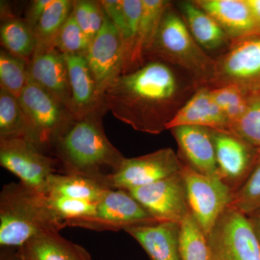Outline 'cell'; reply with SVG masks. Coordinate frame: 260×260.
<instances>
[{
	"mask_svg": "<svg viewBox=\"0 0 260 260\" xmlns=\"http://www.w3.org/2000/svg\"><path fill=\"white\" fill-rule=\"evenodd\" d=\"M198 88L182 70L152 59L114 78L104 90L103 104L136 131L158 135Z\"/></svg>",
	"mask_w": 260,
	"mask_h": 260,
	"instance_id": "1",
	"label": "cell"
},
{
	"mask_svg": "<svg viewBox=\"0 0 260 260\" xmlns=\"http://www.w3.org/2000/svg\"><path fill=\"white\" fill-rule=\"evenodd\" d=\"M103 113L75 117L56 140L51 155L60 162L62 174L89 178L111 188L109 177L125 157L106 135Z\"/></svg>",
	"mask_w": 260,
	"mask_h": 260,
	"instance_id": "2",
	"label": "cell"
},
{
	"mask_svg": "<svg viewBox=\"0 0 260 260\" xmlns=\"http://www.w3.org/2000/svg\"><path fill=\"white\" fill-rule=\"evenodd\" d=\"M65 222L44 193L21 183L5 184L0 193V246L19 249L34 238L59 232Z\"/></svg>",
	"mask_w": 260,
	"mask_h": 260,
	"instance_id": "3",
	"label": "cell"
},
{
	"mask_svg": "<svg viewBox=\"0 0 260 260\" xmlns=\"http://www.w3.org/2000/svg\"><path fill=\"white\" fill-rule=\"evenodd\" d=\"M152 59L182 70L198 87H210L213 82L215 59L194 40L173 3L166 10L147 54V61Z\"/></svg>",
	"mask_w": 260,
	"mask_h": 260,
	"instance_id": "4",
	"label": "cell"
},
{
	"mask_svg": "<svg viewBox=\"0 0 260 260\" xmlns=\"http://www.w3.org/2000/svg\"><path fill=\"white\" fill-rule=\"evenodd\" d=\"M19 102L26 121V138L51 155L75 116L55 98L29 80Z\"/></svg>",
	"mask_w": 260,
	"mask_h": 260,
	"instance_id": "5",
	"label": "cell"
},
{
	"mask_svg": "<svg viewBox=\"0 0 260 260\" xmlns=\"http://www.w3.org/2000/svg\"><path fill=\"white\" fill-rule=\"evenodd\" d=\"M0 164L23 185L44 194L51 176L62 174L57 159L25 138L0 139Z\"/></svg>",
	"mask_w": 260,
	"mask_h": 260,
	"instance_id": "6",
	"label": "cell"
},
{
	"mask_svg": "<svg viewBox=\"0 0 260 260\" xmlns=\"http://www.w3.org/2000/svg\"><path fill=\"white\" fill-rule=\"evenodd\" d=\"M158 223L127 191L114 189L108 190L98 202L93 215L65 222L67 227L95 232H125Z\"/></svg>",
	"mask_w": 260,
	"mask_h": 260,
	"instance_id": "7",
	"label": "cell"
},
{
	"mask_svg": "<svg viewBox=\"0 0 260 260\" xmlns=\"http://www.w3.org/2000/svg\"><path fill=\"white\" fill-rule=\"evenodd\" d=\"M215 61L209 88L234 85L249 92L260 90V32L231 41Z\"/></svg>",
	"mask_w": 260,
	"mask_h": 260,
	"instance_id": "8",
	"label": "cell"
},
{
	"mask_svg": "<svg viewBox=\"0 0 260 260\" xmlns=\"http://www.w3.org/2000/svg\"><path fill=\"white\" fill-rule=\"evenodd\" d=\"M207 238L208 260H260V244L249 218L229 207Z\"/></svg>",
	"mask_w": 260,
	"mask_h": 260,
	"instance_id": "9",
	"label": "cell"
},
{
	"mask_svg": "<svg viewBox=\"0 0 260 260\" xmlns=\"http://www.w3.org/2000/svg\"><path fill=\"white\" fill-rule=\"evenodd\" d=\"M181 173L189 211L208 237L230 205L233 191L218 177L199 174L184 164Z\"/></svg>",
	"mask_w": 260,
	"mask_h": 260,
	"instance_id": "10",
	"label": "cell"
},
{
	"mask_svg": "<svg viewBox=\"0 0 260 260\" xmlns=\"http://www.w3.org/2000/svg\"><path fill=\"white\" fill-rule=\"evenodd\" d=\"M182 167L172 148H162L141 156L125 158L119 169L109 177V185L112 189L127 191L179 174Z\"/></svg>",
	"mask_w": 260,
	"mask_h": 260,
	"instance_id": "11",
	"label": "cell"
},
{
	"mask_svg": "<svg viewBox=\"0 0 260 260\" xmlns=\"http://www.w3.org/2000/svg\"><path fill=\"white\" fill-rule=\"evenodd\" d=\"M218 177L231 190L239 189L259 160L260 151L230 132L211 129Z\"/></svg>",
	"mask_w": 260,
	"mask_h": 260,
	"instance_id": "12",
	"label": "cell"
},
{
	"mask_svg": "<svg viewBox=\"0 0 260 260\" xmlns=\"http://www.w3.org/2000/svg\"><path fill=\"white\" fill-rule=\"evenodd\" d=\"M181 172L127 191L159 223H181L190 213Z\"/></svg>",
	"mask_w": 260,
	"mask_h": 260,
	"instance_id": "13",
	"label": "cell"
},
{
	"mask_svg": "<svg viewBox=\"0 0 260 260\" xmlns=\"http://www.w3.org/2000/svg\"><path fill=\"white\" fill-rule=\"evenodd\" d=\"M85 56L103 99L104 90L122 73L124 66L120 34L107 15L102 29L92 39Z\"/></svg>",
	"mask_w": 260,
	"mask_h": 260,
	"instance_id": "14",
	"label": "cell"
},
{
	"mask_svg": "<svg viewBox=\"0 0 260 260\" xmlns=\"http://www.w3.org/2000/svg\"><path fill=\"white\" fill-rule=\"evenodd\" d=\"M28 73L29 80L71 112L69 73L64 54L55 47L37 48L28 63Z\"/></svg>",
	"mask_w": 260,
	"mask_h": 260,
	"instance_id": "15",
	"label": "cell"
},
{
	"mask_svg": "<svg viewBox=\"0 0 260 260\" xmlns=\"http://www.w3.org/2000/svg\"><path fill=\"white\" fill-rule=\"evenodd\" d=\"M169 130L177 141V155L183 164L203 175L218 177L211 129L181 126Z\"/></svg>",
	"mask_w": 260,
	"mask_h": 260,
	"instance_id": "16",
	"label": "cell"
},
{
	"mask_svg": "<svg viewBox=\"0 0 260 260\" xmlns=\"http://www.w3.org/2000/svg\"><path fill=\"white\" fill-rule=\"evenodd\" d=\"M64 55L69 73L72 114L80 117L99 111L105 112L107 110L103 104L102 95L85 56Z\"/></svg>",
	"mask_w": 260,
	"mask_h": 260,
	"instance_id": "17",
	"label": "cell"
},
{
	"mask_svg": "<svg viewBox=\"0 0 260 260\" xmlns=\"http://www.w3.org/2000/svg\"><path fill=\"white\" fill-rule=\"evenodd\" d=\"M181 126H196L229 132L230 123L214 101L209 87L197 89L168 125L167 130Z\"/></svg>",
	"mask_w": 260,
	"mask_h": 260,
	"instance_id": "18",
	"label": "cell"
},
{
	"mask_svg": "<svg viewBox=\"0 0 260 260\" xmlns=\"http://www.w3.org/2000/svg\"><path fill=\"white\" fill-rule=\"evenodd\" d=\"M215 19L231 41L260 32L246 0H195Z\"/></svg>",
	"mask_w": 260,
	"mask_h": 260,
	"instance_id": "19",
	"label": "cell"
},
{
	"mask_svg": "<svg viewBox=\"0 0 260 260\" xmlns=\"http://www.w3.org/2000/svg\"><path fill=\"white\" fill-rule=\"evenodd\" d=\"M179 230L180 223L162 222L132 228L125 232L141 246L150 260H181Z\"/></svg>",
	"mask_w": 260,
	"mask_h": 260,
	"instance_id": "20",
	"label": "cell"
},
{
	"mask_svg": "<svg viewBox=\"0 0 260 260\" xmlns=\"http://www.w3.org/2000/svg\"><path fill=\"white\" fill-rule=\"evenodd\" d=\"M22 260H93L88 251L61 237L59 232H50L30 239L18 249Z\"/></svg>",
	"mask_w": 260,
	"mask_h": 260,
	"instance_id": "21",
	"label": "cell"
},
{
	"mask_svg": "<svg viewBox=\"0 0 260 260\" xmlns=\"http://www.w3.org/2000/svg\"><path fill=\"white\" fill-rule=\"evenodd\" d=\"M178 10L197 43L205 51L228 47L231 40L215 19L194 1L178 3Z\"/></svg>",
	"mask_w": 260,
	"mask_h": 260,
	"instance_id": "22",
	"label": "cell"
},
{
	"mask_svg": "<svg viewBox=\"0 0 260 260\" xmlns=\"http://www.w3.org/2000/svg\"><path fill=\"white\" fill-rule=\"evenodd\" d=\"M171 3L172 2L167 0H143V13L136 43L125 73L138 70L146 62L147 54L158 32L164 13Z\"/></svg>",
	"mask_w": 260,
	"mask_h": 260,
	"instance_id": "23",
	"label": "cell"
},
{
	"mask_svg": "<svg viewBox=\"0 0 260 260\" xmlns=\"http://www.w3.org/2000/svg\"><path fill=\"white\" fill-rule=\"evenodd\" d=\"M2 11L1 44L5 50L28 63L37 49L35 36L25 20Z\"/></svg>",
	"mask_w": 260,
	"mask_h": 260,
	"instance_id": "24",
	"label": "cell"
},
{
	"mask_svg": "<svg viewBox=\"0 0 260 260\" xmlns=\"http://www.w3.org/2000/svg\"><path fill=\"white\" fill-rule=\"evenodd\" d=\"M109 189V186L89 178L54 174L48 181L45 194L98 203Z\"/></svg>",
	"mask_w": 260,
	"mask_h": 260,
	"instance_id": "25",
	"label": "cell"
},
{
	"mask_svg": "<svg viewBox=\"0 0 260 260\" xmlns=\"http://www.w3.org/2000/svg\"><path fill=\"white\" fill-rule=\"evenodd\" d=\"M73 8L71 0H54L32 29L37 39V49L54 47L56 37L71 14Z\"/></svg>",
	"mask_w": 260,
	"mask_h": 260,
	"instance_id": "26",
	"label": "cell"
},
{
	"mask_svg": "<svg viewBox=\"0 0 260 260\" xmlns=\"http://www.w3.org/2000/svg\"><path fill=\"white\" fill-rule=\"evenodd\" d=\"M179 251L181 260H208V238L189 213L180 223Z\"/></svg>",
	"mask_w": 260,
	"mask_h": 260,
	"instance_id": "27",
	"label": "cell"
},
{
	"mask_svg": "<svg viewBox=\"0 0 260 260\" xmlns=\"http://www.w3.org/2000/svg\"><path fill=\"white\" fill-rule=\"evenodd\" d=\"M13 138H26V121L18 98L0 88V139Z\"/></svg>",
	"mask_w": 260,
	"mask_h": 260,
	"instance_id": "28",
	"label": "cell"
},
{
	"mask_svg": "<svg viewBox=\"0 0 260 260\" xmlns=\"http://www.w3.org/2000/svg\"><path fill=\"white\" fill-rule=\"evenodd\" d=\"M28 82V63L2 49L0 51V88L19 99Z\"/></svg>",
	"mask_w": 260,
	"mask_h": 260,
	"instance_id": "29",
	"label": "cell"
},
{
	"mask_svg": "<svg viewBox=\"0 0 260 260\" xmlns=\"http://www.w3.org/2000/svg\"><path fill=\"white\" fill-rule=\"evenodd\" d=\"M210 89L212 97L227 118L231 128L245 112L249 102V92L234 85Z\"/></svg>",
	"mask_w": 260,
	"mask_h": 260,
	"instance_id": "30",
	"label": "cell"
},
{
	"mask_svg": "<svg viewBox=\"0 0 260 260\" xmlns=\"http://www.w3.org/2000/svg\"><path fill=\"white\" fill-rule=\"evenodd\" d=\"M229 132L246 140L260 151V90L249 92L245 112L232 124Z\"/></svg>",
	"mask_w": 260,
	"mask_h": 260,
	"instance_id": "31",
	"label": "cell"
},
{
	"mask_svg": "<svg viewBox=\"0 0 260 260\" xmlns=\"http://www.w3.org/2000/svg\"><path fill=\"white\" fill-rule=\"evenodd\" d=\"M229 207L246 216L260 212V156L245 182L233 193Z\"/></svg>",
	"mask_w": 260,
	"mask_h": 260,
	"instance_id": "32",
	"label": "cell"
},
{
	"mask_svg": "<svg viewBox=\"0 0 260 260\" xmlns=\"http://www.w3.org/2000/svg\"><path fill=\"white\" fill-rule=\"evenodd\" d=\"M72 13L75 21L90 40L102 29L106 18L101 2L93 0L73 1Z\"/></svg>",
	"mask_w": 260,
	"mask_h": 260,
	"instance_id": "33",
	"label": "cell"
},
{
	"mask_svg": "<svg viewBox=\"0 0 260 260\" xmlns=\"http://www.w3.org/2000/svg\"><path fill=\"white\" fill-rule=\"evenodd\" d=\"M123 5L126 24L125 29L121 35L124 50V66L121 74L127 70L134 51L143 13V0H123Z\"/></svg>",
	"mask_w": 260,
	"mask_h": 260,
	"instance_id": "34",
	"label": "cell"
},
{
	"mask_svg": "<svg viewBox=\"0 0 260 260\" xmlns=\"http://www.w3.org/2000/svg\"><path fill=\"white\" fill-rule=\"evenodd\" d=\"M90 42L71 13L56 37L54 47L64 54L85 56Z\"/></svg>",
	"mask_w": 260,
	"mask_h": 260,
	"instance_id": "35",
	"label": "cell"
},
{
	"mask_svg": "<svg viewBox=\"0 0 260 260\" xmlns=\"http://www.w3.org/2000/svg\"><path fill=\"white\" fill-rule=\"evenodd\" d=\"M46 196L51 208L64 222L93 215L96 210L97 203L57 195Z\"/></svg>",
	"mask_w": 260,
	"mask_h": 260,
	"instance_id": "36",
	"label": "cell"
},
{
	"mask_svg": "<svg viewBox=\"0 0 260 260\" xmlns=\"http://www.w3.org/2000/svg\"><path fill=\"white\" fill-rule=\"evenodd\" d=\"M102 4L106 15L117 29L120 37L125 29V13L123 0H102Z\"/></svg>",
	"mask_w": 260,
	"mask_h": 260,
	"instance_id": "37",
	"label": "cell"
},
{
	"mask_svg": "<svg viewBox=\"0 0 260 260\" xmlns=\"http://www.w3.org/2000/svg\"><path fill=\"white\" fill-rule=\"evenodd\" d=\"M53 2L54 0H34L31 2L24 19L30 28L32 29L35 26L39 19Z\"/></svg>",
	"mask_w": 260,
	"mask_h": 260,
	"instance_id": "38",
	"label": "cell"
},
{
	"mask_svg": "<svg viewBox=\"0 0 260 260\" xmlns=\"http://www.w3.org/2000/svg\"><path fill=\"white\" fill-rule=\"evenodd\" d=\"M260 32V0H246Z\"/></svg>",
	"mask_w": 260,
	"mask_h": 260,
	"instance_id": "39",
	"label": "cell"
},
{
	"mask_svg": "<svg viewBox=\"0 0 260 260\" xmlns=\"http://www.w3.org/2000/svg\"><path fill=\"white\" fill-rule=\"evenodd\" d=\"M249 221L254 229V232L257 237L258 240L260 244V212L251 214V215L247 216Z\"/></svg>",
	"mask_w": 260,
	"mask_h": 260,
	"instance_id": "40",
	"label": "cell"
}]
</instances>
